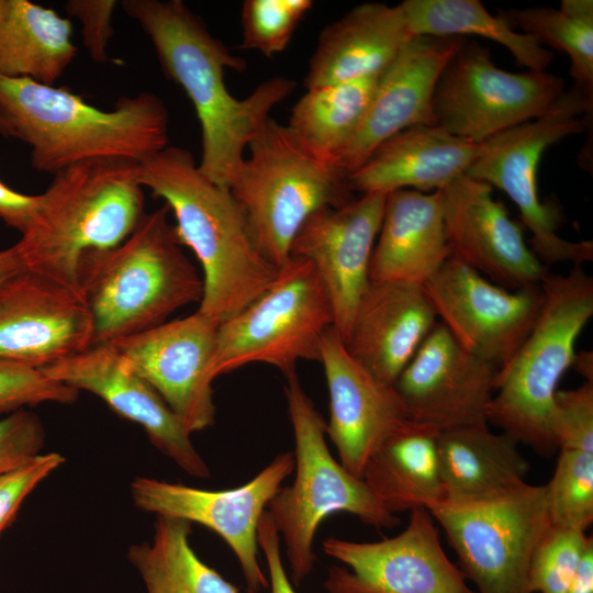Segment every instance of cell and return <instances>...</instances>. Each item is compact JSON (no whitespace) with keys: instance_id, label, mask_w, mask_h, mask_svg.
Segmentation results:
<instances>
[{"instance_id":"14","label":"cell","mask_w":593,"mask_h":593,"mask_svg":"<svg viewBox=\"0 0 593 593\" xmlns=\"http://www.w3.org/2000/svg\"><path fill=\"white\" fill-rule=\"evenodd\" d=\"M424 289L456 340L499 369L528 336L544 302L541 286L506 289L454 257Z\"/></svg>"},{"instance_id":"19","label":"cell","mask_w":593,"mask_h":593,"mask_svg":"<svg viewBox=\"0 0 593 593\" xmlns=\"http://www.w3.org/2000/svg\"><path fill=\"white\" fill-rule=\"evenodd\" d=\"M385 200V193H363L339 208L322 209L305 221L290 247V256L309 260L318 273L332 303L333 328L343 343L370 282Z\"/></svg>"},{"instance_id":"38","label":"cell","mask_w":593,"mask_h":593,"mask_svg":"<svg viewBox=\"0 0 593 593\" xmlns=\"http://www.w3.org/2000/svg\"><path fill=\"white\" fill-rule=\"evenodd\" d=\"M79 391L48 378L41 369L0 358V413L44 402L74 403Z\"/></svg>"},{"instance_id":"39","label":"cell","mask_w":593,"mask_h":593,"mask_svg":"<svg viewBox=\"0 0 593 593\" xmlns=\"http://www.w3.org/2000/svg\"><path fill=\"white\" fill-rule=\"evenodd\" d=\"M551 432L557 449L593 452V382L556 392Z\"/></svg>"},{"instance_id":"35","label":"cell","mask_w":593,"mask_h":593,"mask_svg":"<svg viewBox=\"0 0 593 593\" xmlns=\"http://www.w3.org/2000/svg\"><path fill=\"white\" fill-rule=\"evenodd\" d=\"M546 489L551 524L585 532L593 522V452L559 449Z\"/></svg>"},{"instance_id":"3","label":"cell","mask_w":593,"mask_h":593,"mask_svg":"<svg viewBox=\"0 0 593 593\" xmlns=\"http://www.w3.org/2000/svg\"><path fill=\"white\" fill-rule=\"evenodd\" d=\"M0 110L30 146L32 167L53 176L94 159L141 163L168 146V111L152 92L103 110L66 88L0 75Z\"/></svg>"},{"instance_id":"15","label":"cell","mask_w":593,"mask_h":593,"mask_svg":"<svg viewBox=\"0 0 593 593\" xmlns=\"http://www.w3.org/2000/svg\"><path fill=\"white\" fill-rule=\"evenodd\" d=\"M293 470V452H283L234 489L203 490L138 477L131 484V493L135 505L145 512L198 523L220 535L236 556L254 593L269 585L257 558L258 525L269 501Z\"/></svg>"},{"instance_id":"36","label":"cell","mask_w":593,"mask_h":593,"mask_svg":"<svg viewBox=\"0 0 593 593\" xmlns=\"http://www.w3.org/2000/svg\"><path fill=\"white\" fill-rule=\"evenodd\" d=\"M593 538L575 528H549L530 560L532 593H567Z\"/></svg>"},{"instance_id":"28","label":"cell","mask_w":593,"mask_h":593,"mask_svg":"<svg viewBox=\"0 0 593 593\" xmlns=\"http://www.w3.org/2000/svg\"><path fill=\"white\" fill-rule=\"evenodd\" d=\"M437 455L443 501L479 502L506 494L526 483L529 462L519 444L488 424L439 432ZM439 504V503H438Z\"/></svg>"},{"instance_id":"6","label":"cell","mask_w":593,"mask_h":593,"mask_svg":"<svg viewBox=\"0 0 593 593\" xmlns=\"http://www.w3.org/2000/svg\"><path fill=\"white\" fill-rule=\"evenodd\" d=\"M538 318L512 359L499 369L488 423L548 456L557 449L551 411L558 384L572 366L575 343L593 315V279L582 266L542 281Z\"/></svg>"},{"instance_id":"43","label":"cell","mask_w":593,"mask_h":593,"mask_svg":"<svg viewBox=\"0 0 593 593\" xmlns=\"http://www.w3.org/2000/svg\"><path fill=\"white\" fill-rule=\"evenodd\" d=\"M257 540L268 566L271 593H296L281 560L280 535L267 510L262 513L258 525Z\"/></svg>"},{"instance_id":"40","label":"cell","mask_w":593,"mask_h":593,"mask_svg":"<svg viewBox=\"0 0 593 593\" xmlns=\"http://www.w3.org/2000/svg\"><path fill=\"white\" fill-rule=\"evenodd\" d=\"M65 462L63 455L48 452L0 473V534L14 518L33 489Z\"/></svg>"},{"instance_id":"20","label":"cell","mask_w":593,"mask_h":593,"mask_svg":"<svg viewBox=\"0 0 593 593\" xmlns=\"http://www.w3.org/2000/svg\"><path fill=\"white\" fill-rule=\"evenodd\" d=\"M41 370L77 391L96 394L118 415L138 424L152 444L188 474L202 479L211 475L191 441V433L113 345H92Z\"/></svg>"},{"instance_id":"48","label":"cell","mask_w":593,"mask_h":593,"mask_svg":"<svg viewBox=\"0 0 593 593\" xmlns=\"http://www.w3.org/2000/svg\"><path fill=\"white\" fill-rule=\"evenodd\" d=\"M0 135L3 137H14L13 128L1 110H0Z\"/></svg>"},{"instance_id":"29","label":"cell","mask_w":593,"mask_h":593,"mask_svg":"<svg viewBox=\"0 0 593 593\" xmlns=\"http://www.w3.org/2000/svg\"><path fill=\"white\" fill-rule=\"evenodd\" d=\"M72 24L27 0H0V75L54 86L76 58Z\"/></svg>"},{"instance_id":"16","label":"cell","mask_w":593,"mask_h":593,"mask_svg":"<svg viewBox=\"0 0 593 593\" xmlns=\"http://www.w3.org/2000/svg\"><path fill=\"white\" fill-rule=\"evenodd\" d=\"M217 328L197 310L111 344L191 434L215 421L211 363Z\"/></svg>"},{"instance_id":"12","label":"cell","mask_w":593,"mask_h":593,"mask_svg":"<svg viewBox=\"0 0 593 593\" xmlns=\"http://www.w3.org/2000/svg\"><path fill=\"white\" fill-rule=\"evenodd\" d=\"M564 92L547 71L510 72L490 51L465 42L441 72L433 96L435 124L482 144L492 136L546 114Z\"/></svg>"},{"instance_id":"7","label":"cell","mask_w":593,"mask_h":593,"mask_svg":"<svg viewBox=\"0 0 593 593\" xmlns=\"http://www.w3.org/2000/svg\"><path fill=\"white\" fill-rule=\"evenodd\" d=\"M286 378L295 477L292 484L280 488L267 511L282 537L292 582L299 584L313 570L315 535L329 515L346 512L376 528H392L399 519L381 505L361 478L332 456L325 437L326 423L301 387L296 372Z\"/></svg>"},{"instance_id":"30","label":"cell","mask_w":593,"mask_h":593,"mask_svg":"<svg viewBox=\"0 0 593 593\" xmlns=\"http://www.w3.org/2000/svg\"><path fill=\"white\" fill-rule=\"evenodd\" d=\"M437 435L412 422L368 459L361 479L390 513L429 510L443 501Z\"/></svg>"},{"instance_id":"22","label":"cell","mask_w":593,"mask_h":593,"mask_svg":"<svg viewBox=\"0 0 593 593\" xmlns=\"http://www.w3.org/2000/svg\"><path fill=\"white\" fill-rule=\"evenodd\" d=\"M463 37L412 36L378 78L367 113L336 158L345 178L393 135L416 125H433V96L445 67Z\"/></svg>"},{"instance_id":"45","label":"cell","mask_w":593,"mask_h":593,"mask_svg":"<svg viewBox=\"0 0 593 593\" xmlns=\"http://www.w3.org/2000/svg\"><path fill=\"white\" fill-rule=\"evenodd\" d=\"M567 593H593V544L585 551Z\"/></svg>"},{"instance_id":"24","label":"cell","mask_w":593,"mask_h":593,"mask_svg":"<svg viewBox=\"0 0 593 593\" xmlns=\"http://www.w3.org/2000/svg\"><path fill=\"white\" fill-rule=\"evenodd\" d=\"M436 323L424 286L370 281L344 344L374 377L394 385Z\"/></svg>"},{"instance_id":"2","label":"cell","mask_w":593,"mask_h":593,"mask_svg":"<svg viewBox=\"0 0 593 593\" xmlns=\"http://www.w3.org/2000/svg\"><path fill=\"white\" fill-rule=\"evenodd\" d=\"M137 179L169 206L180 244L201 265L200 313L220 325L270 286L279 267L258 249L231 191L206 178L190 152L168 145L138 163Z\"/></svg>"},{"instance_id":"44","label":"cell","mask_w":593,"mask_h":593,"mask_svg":"<svg viewBox=\"0 0 593 593\" xmlns=\"http://www.w3.org/2000/svg\"><path fill=\"white\" fill-rule=\"evenodd\" d=\"M37 195L20 193L0 180V219L22 233L34 215Z\"/></svg>"},{"instance_id":"27","label":"cell","mask_w":593,"mask_h":593,"mask_svg":"<svg viewBox=\"0 0 593 593\" xmlns=\"http://www.w3.org/2000/svg\"><path fill=\"white\" fill-rule=\"evenodd\" d=\"M412 36L401 3L359 4L322 30L304 88L380 76Z\"/></svg>"},{"instance_id":"25","label":"cell","mask_w":593,"mask_h":593,"mask_svg":"<svg viewBox=\"0 0 593 593\" xmlns=\"http://www.w3.org/2000/svg\"><path fill=\"white\" fill-rule=\"evenodd\" d=\"M482 144L455 136L439 125L409 127L381 143L346 177L350 191L390 193L444 190L465 176Z\"/></svg>"},{"instance_id":"31","label":"cell","mask_w":593,"mask_h":593,"mask_svg":"<svg viewBox=\"0 0 593 593\" xmlns=\"http://www.w3.org/2000/svg\"><path fill=\"white\" fill-rule=\"evenodd\" d=\"M378 78L366 77L306 89L293 105L287 126L311 155L335 168L337 156L367 113Z\"/></svg>"},{"instance_id":"11","label":"cell","mask_w":593,"mask_h":593,"mask_svg":"<svg viewBox=\"0 0 593 593\" xmlns=\"http://www.w3.org/2000/svg\"><path fill=\"white\" fill-rule=\"evenodd\" d=\"M477 593H532L533 555L551 527L546 484L525 483L497 497L428 510Z\"/></svg>"},{"instance_id":"8","label":"cell","mask_w":593,"mask_h":593,"mask_svg":"<svg viewBox=\"0 0 593 593\" xmlns=\"http://www.w3.org/2000/svg\"><path fill=\"white\" fill-rule=\"evenodd\" d=\"M230 191L260 253L280 267L305 221L353 200L346 178L311 155L287 125L268 119L247 146Z\"/></svg>"},{"instance_id":"46","label":"cell","mask_w":593,"mask_h":593,"mask_svg":"<svg viewBox=\"0 0 593 593\" xmlns=\"http://www.w3.org/2000/svg\"><path fill=\"white\" fill-rule=\"evenodd\" d=\"M22 269L23 267L14 246L0 249V283Z\"/></svg>"},{"instance_id":"9","label":"cell","mask_w":593,"mask_h":593,"mask_svg":"<svg viewBox=\"0 0 593 593\" xmlns=\"http://www.w3.org/2000/svg\"><path fill=\"white\" fill-rule=\"evenodd\" d=\"M334 324L327 291L313 265L290 256L270 286L217 328L211 376L262 362L287 377L299 360L321 358L324 334Z\"/></svg>"},{"instance_id":"32","label":"cell","mask_w":593,"mask_h":593,"mask_svg":"<svg viewBox=\"0 0 593 593\" xmlns=\"http://www.w3.org/2000/svg\"><path fill=\"white\" fill-rule=\"evenodd\" d=\"M190 534V522L158 516L152 541L130 547L128 560L147 593H238L195 555Z\"/></svg>"},{"instance_id":"5","label":"cell","mask_w":593,"mask_h":593,"mask_svg":"<svg viewBox=\"0 0 593 593\" xmlns=\"http://www.w3.org/2000/svg\"><path fill=\"white\" fill-rule=\"evenodd\" d=\"M167 204L145 213L118 246L87 254L81 295L93 323V344H112L166 322L199 302L203 279L182 250Z\"/></svg>"},{"instance_id":"13","label":"cell","mask_w":593,"mask_h":593,"mask_svg":"<svg viewBox=\"0 0 593 593\" xmlns=\"http://www.w3.org/2000/svg\"><path fill=\"white\" fill-rule=\"evenodd\" d=\"M324 552L347 568L333 567L328 593H477L447 557L432 513L410 512L396 536L372 542L327 538Z\"/></svg>"},{"instance_id":"47","label":"cell","mask_w":593,"mask_h":593,"mask_svg":"<svg viewBox=\"0 0 593 593\" xmlns=\"http://www.w3.org/2000/svg\"><path fill=\"white\" fill-rule=\"evenodd\" d=\"M585 382H593V354L591 350L575 353L572 366Z\"/></svg>"},{"instance_id":"41","label":"cell","mask_w":593,"mask_h":593,"mask_svg":"<svg viewBox=\"0 0 593 593\" xmlns=\"http://www.w3.org/2000/svg\"><path fill=\"white\" fill-rule=\"evenodd\" d=\"M45 432L34 413L20 409L0 419V473L38 455Z\"/></svg>"},{"instance_id":"26","label":"cell","mask_w":593,"mask_h":593,"mask_svg":"<svg viewBox=\"0 0 593 593\" xmlns=\"http://www.w3.org/2000/svg\"><path fill=\"white\" fill-rule=\"evenodd\" d=\"M450 257L443 191L388 193L369 280L424 286Z\"/></svg>"},{"instance_id":"10","label":"cell","mask_w":593,"mask_h":593,"mask_svg":"<svg viewBox=\"0 0 593 593\" xmlns=\"http://www.w3.org/2000/svg\"><path fill=\"white\" fill-rule=\"evenodd\" d=\"M593 97L573 87L544 115L501 132L482 143L467 177L502 190L517 206L530 232V248L548 267L582 266L593 259L591 240L572 242L558 235L560 214L540 200L537 169L544 152L560 139L583 132Z\"/></svg>"},{"instance_id":"23","label":"cell","mask_w":593,"mask_h":593,"mask_svg":"<svg viewBox=\"0 0 593 593\" xmlns=\"http://www.w3.org/2000/svg\"><path fill=\"white\" fill-rule=\"evenodd\" d=\"M320 362L329 396L326 435L344 468L361 478L370 456L412 422L394 385L356 360L333 327L323 336Z\"/></svg>"},{"instance_id":"17","label":"cell","mask_w":593,"mask_h":593,"mask_svg":"<svg viewBox=\"0 0 593 593\" xmlns=\"http://www.w3.org/2000/svg\"><path fill=\"white\" fill-rule=\"evenodd\" d=\"M499 367L466 350L437 322L394 388L411 422L437 433L488 424Z\"/></svg>"},{"instance_id":"37","label":"cell","mask_w":593,"mask_h":593,"mask_svg":"<svg viewBox=\"0 0 593 593\" xmlns=\"http://www.w3.org/2000/svg\"><path fill=\"white\" fill-rule=\"evenodd\" d=\"M311 0H246L242 5L240 48L272 57L286 49Z\"/></svg>"},{"instance_id":"18","label":"cell","mask_w":593,"mask_h":593,"mask_svg":"<svg viewBox=\"0 0 593 593\" xmlns=\"http://www.w3.org/2000/svg\"><path fill=\"white\" fill-rule=\"evenodd\" d=\"M92 344L79 292L24 269L0 283V358L42 369Z\"/></svg>"},{"instance_id":"21","label":"cell","mask_w":593,"mask_h":593,"mask_svg":"<svg viewBox=\"0 0 593 593\" xmlns=\"http://www.w3.org/2000/svg\"><path fill=\"white\" fill-rule=\"evenodd\" d=\"M492 190L467 176L441 190L451 257L506 289L540 286L548 267L528 247L522 226L494 200Z\"/></svg>"},{"instance_id":"34","label":"cell","mask_w":593,"mask_h":593,"mask_svg":"<svg viewBox=\"0 0 593 593\" xmlns=\"http://www.w3.org/2000/svg\"><path fill=\"white\" fill-rule=\"evenodd\" d=\"M512 29L564 52L571 61L574 87L593 97V1L562 0L559 9L499 10Z\"/></svg>"},{"instance_id":"1","label":"cell","mask_w":593,"mask_h":593,"mask_svg":"<svg viewBox=\"0 0 593 593\" xmlns=\"http://www.w3.org/2000/svg\"><path fill=\"white\" fill-rule=\"evenodd\" d=\"M124 12L150 38L165 75L194 107L202 135L201 172L230 189L244 150L269 119L270 111L295 88L277 76L261 82L247 98L226 88V69L243 71L246 61L233 55L181 0H124Z\"/></svg>"},{"instance_id":"33","label":"cell","mask_w":593,"mask_h":593,"mask_svg":"<svg viewBox=\"0 0 593 593\" xmlns=\"http://www.w3.org/2000/svg\"><path fill=\"white\" fill-rule=\"evenodd\" d=\"M401 5L413 35L485 37L506 47L516 64L530 71H545L553 59L534 36L512 29L478 0H404Z\"/></svg>"},{"instance_id":"4","label":"cell","mask_w":593,"mask_h":593,"mask_svg":"<svg viewBox=\"0 0 593 593\" xmlns=\"http://www.w3.org/2000/svg\"><path fill=\"white\" fill-rule=\"evenodd\" d=\"M137 165L94 159L55 174L13 245L23 269L81 294L82 258L118 246L146 213Z\"/></svg>"},{"instance_id":"42","label":"cell","mask_w":593,"mask_h":593,"mask_svg":"<svg viewBox=\"0 0 593 593\" xmlns=\"http://www.w3.org/2000/svg\"><path fill=\"white\" fill-rule=\"evenodd\" d=\"M114 0H69L65 10L81 24L82 43L89 56L98 63H109L108 44L113 35Z\"/></svg>"}]
</instances>
